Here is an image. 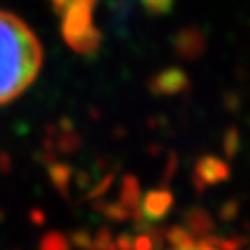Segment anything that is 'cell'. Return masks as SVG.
<instances>
[{"label":"cell","instance_id":"2e32d148","mask_svg":"<svg viewBox=\"0 0 250 250\" xmlns=\"http://www.w3.org/2000/svg\"><path fill=\"white\" fill-rule=\"evenodd\" d=\"M113 181H115V172H109V174H106V176L103 177L101 181H98V184H96V186H94L92 189L87 193L85 200H94V198H99V196L106 195V191L113 186Z\"/></svg>","mask_w":250,"mask_h":250},{"label":"cell","instance_id":"8992f818","mask_svg":"<svg viewBox=\"0 0 250 250\" xmlns=\"http://www.w3.org/2000/svg\"><path fill=\"white\" fill-rule=\"evenodd\" d=\"M172 45L183 59L193 61L205 52V37L198 28H183L174 35Z\"/></svg>","mask_w":250,"mask_h":250},{"label":"cell","instance_id":"277c9868","mask_svg":"<svg viewBox=\"0 0 250 250\" xmlns=\"http://www.w3.org/2000/svg\"><path fill=\"white\" fill-rule=\"evenodd\" d=\"M189 87V78L181 68H167V70L158 71L153 75L149 80L148 89L156 98H164V96H179Z\"/></svg>","mask_w":250,"mask_h":250},{"label":"cell","instance_id":"ba28073f","mask_svg":"<svg viewBox=\"0 0 250 250\" xmlns=\"http://www.w3.org/2000/svg\"><path fill=\"white\" fill-rule=\"evenodd\" d=\"M184 224H186L188 231L195 236L205 238L208 233L215 229V224L212 221L210 214L202 207H193L184 214Z\"/></svg>","mask_w":250,"mask_h":250},{"label":"cell","instance_id":"30bf717a","mask_svg":"<svg viewBox=\"0 0 250 250\" xmlns=\"http://www.w3.org/2000/svg\"><path fill=\"white\" fill-rule=\"evenodd\" d=\"M223 149L224 155H226L228 160H233L234 156L238 155L240 151V130L231 125L229 129L224 132V139H223Z\"/></svg>","mask_w":250,"mask_h":250},{"label":"cell","instance_id":"9c48e42d","mask_svg":"<svg viewBox=\"0 0 250 250\" xmlns=\"http://www.w3.org/2000/svg\"><path fill=\"white\" fill-rule=\"evenodd\" d=\"M94 208L98 212H101L103 215H106L108 219L115 221V223H124L127 219H130L129 208L125 207L122 202H104V200H99V202L94 203Z\"/></svg>","mask_w":250,"mask_h":250},{"label":"cell","instance_id":"6da1fadb","mask_svg":"<svg viewBox=\"0 0 250 250\" xmlns=\"http://www.w3.org/2000/svg\"><path fill=\"white\" fill-rule=\"evenodd\" d=\"M42 45L16 14L0 11V104L14 101L35 82L42 68Z\"/></svg>","mask_w":250,"mask_h":250},{"label":"cell","instance_id":"3957f363","mask_svg":"<svg viewBox=\"0 0 250 250\" xmlns=\"http://www.w3.org/2000/svg\"><path fill=\"white\" fill-rule=\"evenodd\" d=\"M231 176V168L226 162L217 156L203 155L195 164V174H193V186L198 193L205 191L207 186L224 183Z\"/></svg>","mask_w":250,"mask_h":250},{"label":"cell","instance_id":"d6986e66","mask_svg":"<svg viewBox=\"0 0 250 250\" xmlns=\"http://www.w3.org/2000/svg\"><path fill=\"white\" fill-rule=\"evenodd\" d=\"M71 242L80 250H96L94 249L92 238H90V234L87 233V231H75V233L71 234Z\"/></svg>","mask_w":250,"mask_h":250},{"label":"cell","instance_id":"5b68a950","mask_svg":"<svg viewBox=\"0 0 250 250\" xmlns=\"http://www.w3.org/2000/svg\"><path fill=\"white\" fill-rule=\"evenodd\" d=\"M172 205H174V196L167 188L151 189V191L146 193L145 200H143L141 214H143V219H146L148 223L155 224L170 212Z\"/></svg>","mask_w":250,"mask_h":250},{"label":"cell","instance_id":"484cf974","mask_svg":"<svg viewBox=\"0 0 250 250\" xmlns=\"http://www.w3.org/2000/svg\"><path fill=\"white\" fill-rule=\"evenodd\" d=\"M196 250H217L215 247H212V245H208L205 240H200L198 243H196Z\"/></svg>","mask_w":250,"mask_h":250},{"label":"cell","instance_id":"e0dca14e","mask_svg":"<svg viewBox=\"0 0 250 250\" xmlns=\"http://www.w3.org/2000/svg\"><path fill=\"white\" fill-rule=\"evenodd\" d=\"M94 249L96 250H117L113 242V236H111V231L108 228H101L94 238Z\"/></svg>","mask_w":250,"mask_h":250},{"label":"cell","instance_id":"8fae6325","mask_svg":"<svg viewBox=\"0 0 250 250\" xmlns=\"http://www.w3.org/2000/svg\"><path fill=\"white\" fill-rule=\"evenodd\" d=\"M202 240H205L208 245L215 247L217 250H240L245 243L243 238H219V236H210V234Z\"/></svg>","mask_w":250,"mask_h":250},{"label":"cell","instance_id":"4fadbf2b","mask_svg":"<svg viewBox=\"0 0 250 250\" xmlns=\"http://www.w3.org/2000/svg\"><path fill=\"white\" fill-rule=\"evenodd\" d=\"M165 240H167L172 247H181V245H184V243H188V242H191V240H195V238H193V234L189 233L186 228L172 226L170 229L165 233Z\"/></svg>","mask_w":250,"mask_h":250},{"label":"cell","instance_id":"52a82bcc","mask_svg":"<svg viewBox=\"0 0 250 250\" xmlns=\"http://www.w3.org/2000/svg\"><path fill=\"white\" fill-rule=\"evenodd\" d=\"M120 202L129 208L132 221H137V219L143 217V214H141V184L132 174H127L122 179Z\"/></svg>","mask_w":250,"mask_h":250},{"label":"cell","instance_id":"7a4b0ae2","mask_svg":"<svg viewBox=\"0 0 250 250\" xmlns=\"http://www.w3.org/2000/svg\"><path fill=\"white\" fill-rule=\"evenodd\" d=\"M98 0H70L62 11L61 31L68 45L82 56L98 54L103 33L94 24V9Z\"/></svg>","mask_w":250,"mask_h":250},{"label":"cell","instance_id":"603a6c76","mask_svg":"<svg viewBox=\"0 0 250 250\" xmlns=\"http://www.w3.org/2000/svg\"><path fill=\"white\" fill-rule=\"evenodd\" d=\"M132 243L134 238L129 233H122L115 242V247H117V250H132Z\"/></svg>","mask_w":250,"mask_h":250},{"label":"cell","instance_id":"9a60e30c","mask_svg":"<svg viewBox=\"0 0 250 250\" xmlns=\"http://www.w3.org/2000/svg\"><path fill=\"white\" fill-rule=\"evenodd\" d=\"M40 249L42 250H70V243H68V240L64 238L61 233H49L45 238H43Z\"/></svg>","mask_w":250,"mask_h":250},{"label":"cell","instance_id":"44dd1931","mask_svg":"<svg viewBox=\"0 0 250 250\" xmlns=\"http://www.w3.org/2000/svg\"><path fill=\"white\" fill-rule=\"evenodd\" d=\"M176 170H177V155L174 151H170V155H168V160H167V165H165L164 176H162V184H164V186L167 183H170V179L174 177Z\"/></svg>","mask_w":250,"mask_h":250},{"label":"cell","instance_id":"d4e9b609","mask_svg":"<svg viewBox=\"0 0 250 250\" xmlns=\"http://www.w3.org/2000/svg\"><path fill=\"white\" fill-rule=\"evenodd\" d=\"M90 181H92V179H90V176L87 174V172H83V174L80 172V174H78V186H80V188H89Z\"/></svg>","mask_w":250,"mask_h":250},{"label":"cell","instance_id":"7402d4cb","mask_svg":"<svg viewBox=\"0 0 250 250\" xmlns=\"http://www.w3.org/2000/svg\"><path fill=\"white\" fill-rule=\"evenodd\" d=\"M132 250H155V245H153L151 238H149L148 234L139 233L136 238H134Z\"/></svg>","mask_w":250,"mask_h":250},{"label":"cell","instance_id":"ac0fdd59","mask_svg":"<svg viewBox=\"0 0 250 250\" xmlns=\"http://www.w3.org/2000/svg\"><path fill=\"white\" fill-rule=\"evenodd\" d=\"M238 202L236 200H228V202H224L223 205H221V210H219V215H221V219L223 221H226V223H231V221H234L236 219V215H238Z\"/></svg>","mask_w":250,"mask_h":250},{"label":"cell","instance_id":"ffe728a7","mask_svg":"<svg viewBox=\"0 0 250 250\" xmlns=\"http://www.w3.org/2000/svg\"><path fill=\"white\" fill-rule=\"evenodd\" d=\"M59 148H61L62 151H66V153L77 151V149L80 148V137H78L77 134H73V132L64 134V136L61 137V141H59Z\"/></svg>","mask_w":250,"mask_h":250},{"label":"cell","instance_id":"7c38bea8","mask_svg":"<svg viewBox=\"0 0 250 250\" xmlns=\"http://www.w3.org/2000/svg\"><path fill=\"white\" fill-rule=\"evenodd\" d=\"M174 2L176 0H141L143 7L151 16L168 14L172 11V7H174Z\"/></svg>","mask_w":250,"mask_h":250},{"label":"cell","instance_id":"5bb4252c","mask_svg":"<svg viewBox=\"0 0 250 250\" xmlns=\"http://www.w3.org/2000/svg\"><path fill=\"white\" fill-rule=\"evenodd\" d=\"M51 176H52L54 184L61 189L62 195H66V188H68V183H70L71 168L68 167V165H54V167L51 168Z\"/></svg>","mask_w":250,"mask_h":250},{"label":"cell","instance_id":"cb8c5ba5","mask_svg":"<svg viewBox=\"0 0 250 250\" xmlns=\"http://www.w3.org/2000/svg\"><path fill=\"white\" fill-rule=\"evenodd\" d=\"M52 4V9H54V12L58 16H61L62 14V11L66 9V5L70 4V0H49Z\"/></svg>","mask_w":250,"mask_h":250}]
</instances>
